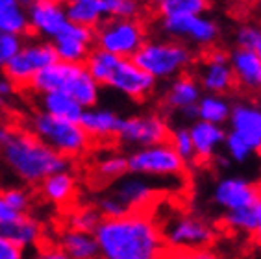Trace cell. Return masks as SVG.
<instances>
[{
	"instance_id": "obj_1",
	"label": "cell",
	"mask_w": 261,
	"mask_h": 259,
	"mask_svg": "<svg viewBox=\"0 0 261 259\" xmlns=\"http://www.w3.org/2000/svg\"><path fill=\"white\" fill-rule=\"evenodd\" d=\"M95 234L100 259H156L165 239L152 215L104 217Z\"/></svg>"
},
{
	"instance_id": "obj_2",
	"label": "cell",
	"mask_w": 261,
	"mask_h": 259,
	"mask_svg": "<svg viewBox=\"0 0 261 259\" xmlns=\"http://www.w3.org/2000/svg\"><path fill=\"white\" fill-rule=\"evenodd\" d=\"M0 148L6 163L28 184H41L67 167V158L46 146L32 130L19 124H0Z\"/></svg>"
},
{
	"instance_id": "obj_3",
	"label": "cell",
	"mask_w": 261,
	"mask_h": 259,
	"mask_svg": "<svg viewBox=\"0 0 261 259\" xmlns=\"http://www.w3.org/2000/svg\"><path fill=\"white\" fill-rule=\"evenodd\" d=\"M32 132L43 143L50 145V148L65 156L67 160L78 158L86 150H89L91 145H95L86 130L80 126V122L58 119L48 113L35 115L32 120Z\"/></svg>"
},
{
	"instance_id": "obj_4",
	"label": "cell",
	"mask_w": 261,
	"mask_h": 259,
	"mask_svg": "<svg viewBox=\"0 0 261 259\" xmlns=\"http://www.w3.org/2000/svg\"><path fill=\"white\" fill-rule=\"evenodd\" d=\"M193 58L191 50L178 41H145L130 60L154 78H165L187 69Z\"/></svg>"
},
{
	"instance_id": "obj_5",
	"label": "cell",
	"mask_w": 261,
	"mask_h": 259,
	"mask_svg": "<svg viewBox=\"0 0 261 259\" xmlns=\"http://www.w3.org/2000/svg\"><path fill=\"white\" fill-rule=\"evenodd\" d=\"M146 41V24L137 19H102L95 28V45L121 58H132Z\"/></svg>"
},
{
	"instance_id": "obj_6",
	"label": "cell",
	"mask_w": 261,
	"mask_h": 259,
	"mask_svg": "<svg viewBox=\"0 0 261 259\" xmlns=\"http://www.w3.org/2000/svg\"><path fill=\"white\" fill-rule=\"evenodd\" d=\"M60 60L56 54L54 45H30L24 48H19L13 58L2 67L8 82L11 87L19 89H28L30 80L34 78L41 69H45L48 65L56 63Z\"/></svg>"
},
{
	"instance_id": "obj_7",
	"label": "cell",
	"mask_w": 261,
	"mask_h": 259,
	"mask_svg": "<svg viewBox=\"0 0 261 259\" xmlns=\"http://www.w3.org/2000/svg\"><path fill=\"white\" fill-rule=\"evenodd\" d=\"M160 231L165 243L189 248H210L217 241L215 229L186 211L172 217L167 224H160Z\"/></svg>"
},
{
	"instance_id": "obj_8",
	"label": "cell",
	"mask_w": 261,
	"mask_h": 259,
	"mask_svg": "<svg viewBox=\"0 0 261 259\" xmlns=\"http://www.w3.org/2000/svg\"><path fill=\"white\" fill-rule=\"evenodd\" d=\"M128 170L143 174L187 176L186 160L172 146L161 145L158 148L141 150L128 158Z\"/></svg>"
},
{
	"instance_id": "obj_9",
	"label": "cell",
	"mask_w": 261,
	"mask_h": 259,
	"mask_svg": "<svg viewBox=\"0 0 261 259\" xmlns=\"http://www.w3.org/2000/svg\"><path fill=\"white\" fill-rule=\"evenodd\" d=\"M200 84L213 93L237 91L236 74L231 70L230 54L226 50L210 45L200 54Z\"/></svg>"
},
{
	"instance_id": "obj_10",
	"label": "cell",
	"mask_w": 261,
	"mask_h": 259,
	"mask_svg": "<svg viewBox=\"0 0 261 259\" xmlns=\"http://www.w3.org/2000/svg\"><path fill=\"white\" fill-rule=\"evenodd\" d=\"M106 85H111V87L122 91L132 98L143 102V100L148 98V95L154 89V76H150L141 67H137L130 58L119 56L115 65L111 67L110 74H108Z\"/></svg>"
},
{
	"instance_id": "obj_11",
	"label": "cell",
	"mask_w": 261,
	"mask_h": 259,
	"mask_svg": "<svg viewBox=\"0 0 261 259\" xmlns=\"http://www.w3.org/2000/svg\"><path fill=\"white\" fill-rule=\"evenodd\" d=\"M119 141L172 146V132L160 117H136L119 122Z\"/></svg>"
},
{
	"instance_id": "obj_12",
	"label": "cell",
	"mask_w": 261,
	"mask_h": 259,
	"mask_svg": "<svg viewBox=\"0 0 261 259\" xmlns=\"http://www.w3.org/2000/svg\"><path fill=\"white\" fill-rule=\"evenodd\" d=\"M161 26L167 34L174 37L191 39L202 46H210L219 37V26L207 17L202 15H178L161 17Z\"/></svg>"
},
{
	"instance_id": "obj_13",
	"label": "cell",
	"mask_w": 261,
	"mask_h": 259,
	"mask_svg": "<svg viewBox=\"0 0 261 259\" xmlns=\"http://www.w3.org/2000/svg\"><path fill=\"white\" fill-rule=\"evenodd\" d=\"M56 54L61 61L69 63H84L95 43V30L87 26L67 22L65 28L54 37Z\"/></svg>"
},
{
	"instance_id": "obj_14",
	"label": "cell",
	"mask_w": 261,
	"mask_h": 259,
	"mask_svg": "<svg viewBox=\"0 0 261 259\" xmlns=\"http://www.w3.org/2000/svg\"><path fill=\"white\" fill-rule=\"evenodd\" d=\"M219 204L230 210L239 208H256L261 200V182H245V179H224L219 184L215 193Z\"/></svg>"
},
{
	"instance_id": "obj_15",
	"label": "cell",
	"mask_w": 261,
	"mask_h": 259,
	"mask_svg": "<svg viewBox=\"0 0 261 259\" xmlns=\"http://www.w3.org/2000/svg\"><path fill=\"white\" fill-rule=\"evenodd\" d=\"M28 4H30L28 20H30L35 34H45L56 37L69 22L65 17V11L61 10V4H58L54 0H30Z\"/></svg>"
},
{
	"instance_id": "obj_16",
	"label": "cell",
	"mask_w": 261,
	"mask_h": 259,
	"mask_svg": "<svg viewBox=\"0 0 261 259\" xmlns=\"http://www.w3.org/2000/svg\"><path fill=\"white\" fill-rule=\"evenodd\" d=\"M230 65L236 74L237 89L261 91V58L256 52L237 46L230 54Z\"/></svg>"
},
{
	"instance_id": "obj_17",
	"label": "cell",
	"mask_w": 261,
	"mask_h": 259,
	"mask_svg": "<svg viewBox=\"0 0 261 259\" xmlns=\"http://www.w3.org/2000/svg\"><path fill=\"white\" fill-rule=\"evenodd\" d=\"M80 126L87 132L93 143L96 145H108V143H119V122L115 115L110 111H86L80 117Z\"/></svg>"
},
{
	"instance_id": "obj_18",
	"label": "cell",
	"mask_w": 261,
	"mask_h": 259,
	"mask_svg": "<svg viewBox=\"0 0 261 259\" xmlns=\"http://www.w3.org/2000/svg\"><path fill=\"white\" fill-rule=\"evenodd\" d=\"M41 193L46 200L54 202L56 205H60L61 211L67 213L74 205H78V191H76L74 178L67 174L65 170L61 172H54L48 178L41 182Z\"/></svg>"
},
{
	"instance_id": "obj_19",
	"label": "cell",
	"mask_w": 261,
	"mask_h": 259,
	"mask_svg": "<svg viewBox=\"0 0 261 259\" xmlns=\"http://www.w3.org/2000/svg\"><path fill=\"white\" fill-rule=\"evenodd\" d=\"M231 124L246 146L261 156V111L250 106H237L231 115Z\"/></svg>"
},
{
	"instance_id": "obj_20",
	"label": "cell",
	"mask_w": 261,
	"mask_h": 259,
	"mask_svg": "<svg viewBox=\"0 0 261 259\" xmlns=\"http://www.w3.org/2000/svg\"><path fill=\"white\" fill-rule=\"evenodd\" d=\"M189 135H191L193 148H195V154H193L191 161H195L200 167H206L207 163L213 161V148H215V145L224 139L222 130L217 128L213 122L202 120V122L193 126Z\"/></svg>"
},
{
	"instance_id": "obj_21",
	"label": "cell",
	"mask_w": 261,
	"mask_h": 259,
	"mask_svg": "<svg viewBox=\"0 0 261 259\" xmlns=\"http://www.w3.org/2000/svg\"><path fill=\"white\" fill-rule=\"evenodd\" d=\"M0 237L13 241L20 246H28L37 243L43 237V231L39 222L32 219L30 215L19 213L15 219L0 222Z\"/></svg>"
},
{
	"instance_id": "obj_22",
	"label": "cell",
	"mask_w": 261,
	"mask_h": 259,
	"mask_svg": "<svg viewBox=\"0 0 261 259\" xmlns=\"http://www.w3.org/2000/svg\"><path fill=\"white\" fill-rule=\"evenodd\" d=\"M200 95L198 89V82L193 74L189 72H181L178 76V80L172 84V87L169 89V93L163 98V104L169 110H184L189 106H195L196 100Z\"/></svg>"
},
{
	"instance_id": "obj_23",
	"label": "cell",
	"mask_w": 261,
	"mask_h": 259,
	"mask_svg": "<svg viewBox=\"0 0 261 259\" xmlns=\"http://www.w3.org/2000/svg\"><path fill=\"white\" fill-rule=\"evenodd\" d=\"M60 246L72 259H100V250H98L96 239L87 231L65 228V231H61Z\"/></svg>"
},
{
	"instance_id": "obj_24",
	"label": "cell",
	"mask_w": 261,
	"mask_h": 259,
	"mask_svg": "<svg viewBox=\"0 0 261 259\" xmlns=\"http://www.w3.org/2000/svg\"><path fill=\"white\" fill-rule=\"evenodd\" d=\"M65 17L69 22L74 24L87 26L95 30L104 19V8H102V0H65Z\"/></svg>"
},
{
	"instance_id": "obj_25",
	"label": "cell",
	"mask_w": 261,
	"mask_h": 259,
	"mask_svg": "<svg viewBox=\"0 0 261 259\" xmlns=\"http://www.w3.org/2000/svg\"><path fill=\"white\" fill-rule=\"evenodd\" d=\"M45 110L52 117H58V119L70 120V122H78L82 117V106L76 102L74 98H70L69 95L61 93V91H50V93H45Z\"/></svg>"
},
{
	"instance_id": "obj_26",
	"label": "cell",
	"mask_w": 261,
	"mask_h": 259,
	"mask_svg": "<svg viewBox=\"0 0 261 259\" xmlns=\"http://www.w3.org/2000/svg\"><path fill=\"white\" fill-rule=\"evenodd\" d=\"M128 172V160L121 156H113L100 161L95 169L91 170V185L93 187H108L115 179L122 178Z\"/></svg>"
},
{
	"instance_id": "obj_27",
	"label": "cell",
	"mask_w": 261,
	"mask_h": 259,
	"mask_svg": "<svg viewBox=\"0 0 261 259\" xmlns=\"http://www.w3.org/2000/svg\"><path fill=\"white\" fill-rule=\"evenodd\" d=\"M0 32L19 35V37L20 35H26V37L37 35L32 28L28 17L24 15V11L19 8V2L0 8Z\"/></svg>"
},
{
	"instance_id": "obj_28",
	"label": "cell",
	"mask_w": 261,
	"mask_h": 259,
	"mask_svg": "<svg viewBox=\"0 0 261 259\" xmlns=\"http://www.w3.org/2000/svg\"><path fill=\"white\" fill-rule=\"evenodd\" d=\"M67 229H78V231H87L93 234L102 220L100 211L93 205H74L70 211L63 213Z\"/></svg>"
},
{
	"instance_id": "obj_29",
	"label": "cell",
	"mask_w": 261,
	"mask_h": 259,
	"mask_svg": "<svg viewBox=\"0 0 261 259\" xmlns=\"http://www.w3.org/2000/svg\"><path fill=\"white\" fill-rule=\"evenodd\" d=\"M207 10H210V0H169L156 8L160 17L202 15Z\"/></svg>"
},
{
	"instance_id": "obj_30",
	"label": "cell",
	"mask_w": 261,
	"mask_h": 259,
	"mask_svg": "<svg viewBox=\"0 0 261 259\" xmlns=\"http://www.w3.org/2000/svg\"><path fill=\"white\" fill-rule=\"evenodd\" d=\"M156 259H221L211 248H189V246H178V244L165 243L158 252Z\"/></svg>"
},
{
	"instance_id": "obj_31",
	"label": "cell",
	"mask_w": 261,
	"mask_h": 259,
	"mask_svg": "<svg viewBox=\"0 0 261 259\" xmlns=\"http://www.w3.org/2000/svg\"><path fill=\"white\" fill-rule=\"evenodd\" d=\"M106 17L113 19H137L143 15L141 0H102Z\"/></svg>"
},
{
	"instance_id": "obj_32",
	"label": "cell",
	"mask_w": 261,
	"mask_h": 259,
	"mask_svg": "<svg viewBox=\"0 0 261 259\" xmlns=\"http://www.w3.org/2000/svg\"><path fill=\"white\" fill-rule=\"evenodd\" d=\"M198 115H200L202 119L207 120V122H222V120H226V117L230 115V110H228V104L226 102H222L219 98H204L198 104Z\"/></svg>"
},
{
	"instance_id": "obj_33",
	"label": "cell",
	"mask_w": 261,
	"mask_h": 259,
	"mask_svg": "<svg viewBox=\"0 0 261 259\" xmlns=\"http://www.w3.org/2000/svg\"><path fill=\"white\" fill-rule=\"evenodd\" d=\"M237 46L256 52L261 58V26L245 24L237 30Z\"/></svg>"
},
{
	"instance_id": "obj_34",
	"label": "cell",
	"mask_w": 261,
	"mask_h": 259,
	"mask_svg": "<svg viewBox=\"0 0 261 259\" xmlns=\"http://www.w3.org/2000/svg\"><path fill=\"white\" fill-rule=\"evenodd\" d=\"M20 48V37L0 32V67H4Z\"/></svg>"
},
{
	"instance_id": "obj_35",
	"label": "cell",
	"mask_w": 261,
	"mask_h": 259,
	"mask_svg": "<svg viewBox=\"0 0 261 259\" xmlns=\"http://www.w3.org/2000/svg\"><path fill=\"white\" fill-rule=\"evenodd\" d=\"M35 244H37V250H39L35 259H72L65 250L61 248L60 244H52L45 235Z\"/></svg>"
},
{
	"instance_id": "obj_36",
	"label": "cell",
	"mask_w": 261,
	"mask_h": 259,
	"mask_svg": "<svg viewBox=\"0 0 261 259\" xmlns=\"http://www.w3.org/2000/svg\"><path fill=\"white\" fill-rule=\"evenodd\" d=\"M172 148H174L186 161L187 160L191 161L193 154H195V148H193V141H191L189 132H186V130L176 132V134L172 135Z\"/></svg>"
},
{
	"instance_id": "obj_37",
	"label": "cell",
	"mask_w": 261,
	"mask_h": 259,
	"mask_svg": "<svg viewBox=\"0 0 261 259\" xmlns=\"http://www.w3.org/2000/svg\"><path fill=\"white\" fill-rule=\"evenodd\" d=\"M2 198L11 210L19 211V213H26L28 205H30V200H28V194L22 193L19 189H10V191H2Z\"/></svg>"
},
{
	"instance_id": "obj_38",
	"label": "cell",
	"mask_w": 261,
	"mask_h": 259,
	"mask_svg": "<svg viewBox=\"0 0 261 259\" xmlns=\"http://www.w3.org/2000/svg\"><path fill=\"white\" fill-rule=\"evenodd\" d=\"M24 246L0 237V259H24Z\"/></svg>"
},
{
	"instance_id": "obj_39",
	"label": "cell",
	"mask_w": 261,
	"mask_h": 259,
	"mask_svg": "<svg viewBox=\"0 0 261 259\" xmlns=\"http://www.w3.org/2000/svg\"><path fill=\"white\" fill-rule=\"evenodd\" d=\"M228 148H230L233 160H237V161H243L246 156H248V152H250V148L246 146V143L236 134V132L228 137Z\"/></svg>"
},
{
	"instance_id": "obj_40",
	"label": "cell",
	"mask_w": 261,
	"mask_h": 259,
	"mask_svg": "<svg viewBox=\"0 0 261 259\" xmlns=\"http://www.w3.org/2000/svg\"><path fill=\"white\" fill-rule=\"evenodd\" d=\"M254 210H256V229H254V234L250 235V241L261 248V200L256 204Z\"/></svg>"
},
{
	"instance_id": "obj_41",
	"label": "cell",
	"mask_w": 261,
	"mask_h": 259,
	"mask_svg": "<svg viewBox=\"0 0 261 259\" xmlns=\"http://www.w3.org/2000/svg\"><path fill=\"white\" fill-rule=\"evenodd\" d=\"M17 215H19V211L11 210L10 205L6 204L4 198H2V191H0V222H6V220L15 219Z\"/></svg>"
},
{
	"instance_id": "obj_42",
	"label": "cell",
	"mask_w": 261,
	"mask_h": 259,
	"mask_svg": "<svg viewBox=\"0 0 261 259\" xmlns=\"http://www.w3.org/2000/svg\"><path fill=\"white\" fill-rule=\"evenodd\" d=\"M11 84L8 82V78H2L0 76V95H8V93H11Z\"/></svg>"
},
{
	"instance_id": "obj_43",
	"label": "cell",
	"mask_w": 261,
	"mask_h": 259,
	"mask_svg": "<svg viewBox=\"0 0 261 259\" xmlns=\"http://www.w3.org/2000/svg\"><path fill=\"white\" fill-rule=\"evenodd\" d=\"M143 4L146 2V6H152V8H160L161 4H165V2H169V0H141Z\"/></svg>"
},
{
	"instance_id": "obj_44",
	"label": "cell",
	"mask_w": 261,
	"mask_h": 259,
	"mask_svg": "<svg viewBox=\"0 0 261 259\" xmlns=\"http://www.w3.org/2000/svg\"><path fill=\"white\" fill-rule=\"evenodd\" d=\"M6 119V104H4V100L0 98V122H4Z\"/></svg>"
},
{
	"instance_id": "obj_45",
	"label": "cell",
	"mask_w": 261,
	"mask_h": 259,
	"mask_svg": "<svg viewBox=\"0 0 261 259\" xmlns=\"http://www.w3.org/2000/svg\"><path fill=\"white\" fill-rule=\"evenodd\" d=\"M8 4H17V0H0V6H8Z\"/></svg>"
},
{
	"instance_id": "obj_46",
	"label": "cell",
	"mask_w": 261,
	"mask_h": 259,
	"mask_svg": "<svg viewBox=\"0 0 261 259\" xmlns=\"http://www.w3.org/2000/svg\"><path fill=\"white\" fill-rule=\"evenodd\" d=\"M0 8H2V6H0Z\"/></svg>"
}]
</instances>
